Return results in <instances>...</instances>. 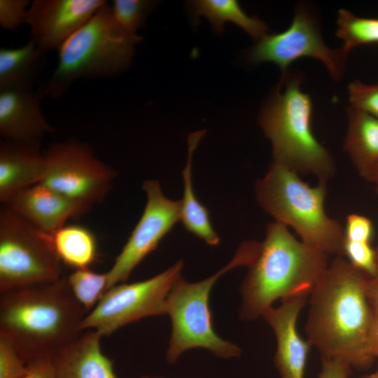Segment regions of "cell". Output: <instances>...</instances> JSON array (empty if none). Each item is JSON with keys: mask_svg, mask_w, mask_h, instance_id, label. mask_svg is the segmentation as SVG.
Returning <instances> with one entry per match:
<instances>
[{"mask_svg": "<svg viewBox=\"0 0 378 378\" xmlns=\"http://www.w3.org/2000/svg\"><path fill=\"white\" fill-rule=\"evenodd\" d=\"M370 277L337 256L310 294L305 332L321 358L364 370L375 358L372 345L374 308L367 295Z\"/></svg>", "mask_w": 378, "mask_h": 378, "instance_id": "6da1fadb", "label": "cell"}, {"mask_svg": "<svg viewBox=\"0 0 378 378\" xmlns=\"http://www.w3.org/2000/svg\"><path fill=\"white\" fill-rule=\"evenodd\" d=\"M87 311L73 295L66 277L1 294L0 335L27 364L52 356L83 331Z\"/></svg>", "mask_w": 378, "mask_h": 378, "instance_id": "7a4b0ae2", "label": "cell"}, {"mask_svg": "<svg viewBox=\"0 0 378 378\" xmlns=\"http://www.w3.org/2000/svg\"><path fill=\"white\" fill-rule=\"evenodd\" d=\"M328 255L297 239L276 221L267 225L241 285V318L262 317L279 299L309 296L328 266Z\"/></svg>", "mask_w": 378, "mask_h": 378, "instance_id": "3957f363", "label": "cell"}, {"mask_svg": "<svg viewBox=\"0 0 378 378\" xmlns=\"http://www.w3.org/2000/svg\"><path fill=\"white\" fill-rule=\"evenodd\" d=\"M300 85L298 77L283 74L261 111L260 125L271 141L273 162L327 184L335 174V164L314 134L312 99Z\"/></svg>", "mask_w": 378, "mask_h": 378, "instance_id": "277c9868", "label": "cell"}, {"mask_svg": "<svg viewBox=\"0 0 378 378\" xmlns=\"http://www.w3.org/2000/svg\"><path fill=\"white\" fill-rule=\"evenodd\" d=\"M255 192L260 206L294 230L306 245L328 255L344 256V227L325 210L326 183L311 187L298 173L272 162L255 183Z\"/></svg>", "mask_w": 378, "mask_h": 378, "instance_id": "5b68a950", "label": "cell"}, {"mask_svg": "<svg viewBox=\"0 0 378 378\" xmlns=\"http://www.w3.org/2000/svg\"><path fill=\"white\" fill-rule=\"evenodd\" d=\"M142 39L119 31L106 3L57 50V66L38 92L42 97L59 98L78 78L119 74L130 64L134 46Z\"/></svg>", "mask_w": 378, "mask_h": 378, "instance_id": "8992f818", "label": "cell"}, {"mask_svg": "<svg viewBox=\"0 0 378 378\" xmlns=\"http://www.w3.org/2000/svg\"><path fill=\"white\" fill-rule=\"evenodd\" d=\"M253 255L252 241L240 244L232 260L211 276L189 282L180 275L174 281L167 299L166 314L172 332L166 360L174 363L182 354L192 349H204L214 356L229 359L239 358L241 349L236 344L220 337L215 331L209 306L211 289L218 279L229 271L248 266Z\"/></svg>", "mask_w": 378, "mask_h": 378, "instance_id": "52a82bcc", "label": "cell"}, {"mask_svg": "<svg viewBox=\"0 0 378 378\" xmlns=\"http://www.w3.org/2000/svg\"><path fill=\"white\" fill-rule=\"evenodd\" d=\"M62 262L50 234L13 210L0 209V293L54 282L62 276Z\"/></svg>", "mask_w": 378, "mask_h": 378, "instance_id": "ba28073f", "label": "cell"}, {"mask_svg": "<svg viewBox=\"0 0 378 378\" xmlns=\"http://www.w3.org/2000/svg\"><path fill=\"white\" fill-rule=\"evenodd\" d=\"M183 267L181 260L146 280L109 288L85 316L81 331L93 330L102 337L108 336L129 323L166 314L168 295Z\"/></svg>", "mask_w": 378, "mask_h": 378, "instance_id": "9c48e42d", "label": "cell"}, {"mask_svg": "<svg viewBox=\"0 0 378 378\" xmlns=\"http://www.w3.org/2000/svg\"><path fill=\"white\" fill-rule=\"evenodd\" d=\"M46 174L41 183L91 209L109 192L116 172L76 139L54 143L43 151Z\"/></svg>", "mask_w": 378, "mask_h": 378, "instance_id": "30bf717a", "label": "cell"}, {"mask_svg": "<svg viewBox=\"0 0 378 378\" xmlns=\"http://www.w3.org/2000/svg\"><path fill=\"white\" fill-rule=\"evenodd\" d=\"M248 59L254 63L271 62L283 74L294 61L313 57L321 61L335 80L344 72L346 53L341 49L329 48L323 41L313 16L298 8L290 26L284 31L266 34L250 50Z\"/></svg>", "mask_w": 378, "mask_h": 378, "instance_id": "8fae6325", "label": "cell"}, {"mask_svg": "<svg viewBox=\"0 0 378 378\" xmlns=\"http://www.w3.org/2000/svg\"><path fill=\"white\" fill-rule=\"evenodd\" d=\"M147 202L142 215L107 274L106 290L126 281L136 267L181 221V200L167 198L156 180L143 183Z\"/></svg>", "mask_w": 378, "mask_h": 378, "instance_id": "7c38bea8", "label": "cell"}, {"mask_svg": "<svg viewBox=\"0 0 378 378\" xmlns=\"http://www.w3.org/2000/svg\"><path fill=\"white\" fill-rule=\"evenodd\" d=\"M106 3L104 0H35L26 19L31 40L43 53L57 50Z\"/></svg>", "mask_w": 378, "mask_h": 378, "instance_id": "4fadbf2b", "label": "cell"}, {"mask_svg": "<svg viewBox=\"0 0 378 378\" xmlns=\"http://www.w3.org/2000/svg\"><path fill=\"white\" fill-rule=\"evenodd\" d=\"M307 298L301 295L283 300L279 307H272L262 316L275 335L274 363L280 378H304L311 345L299 335L297 320Z\"/></svg>", "mask_w": 378, "mask_h": 378, "instance_id": "5bb4252c", "label": "cell"}, {"mask_svg": "<svg viewBox=\"0 0 378 378\" xmlns=\"http://www.w3.org/2000/svg\"><path fill=\"white\" fill-rule=\"evenodd\" d=\"M2 204L50 234L66 225L68 220L77 219L90 211L42 183L18 192Z\"/></svg>", "mask_w": 378, "mask_h": 378, "instance_id": "9a60e30c", "label": "cell"}, {"mask_svg": "<svg viewBox=\"0 0 378 378\" xmlns=\"http://www.w3.org/2000/svg\"><path fill=\"white\" fill-rule=\"evenodd\" d=\"M39 92L32 89L0 91V134L3 140L41 147L55 129L44 117Z\"/></svg>", "mask_w": 378, "mask_h": 378, "instance_id": "2e32d148", "label": "cell"}, {"mask_svg": "<svg viewBox=\"0 0 378 378\" xmlns=\"http://www.w3.org/2000/svg\"><path fill=\"white\" fill-rule=\"evenodd\" d=\"M41 147L3 140L0 143V201L5 203L18 192L41 183L46 163Z\"/></svg>", "mask_w": 378, "mask_h": 378, "instance_id": "e0dca14e", "label": "cell"}, {"mask_svg": "<svg viewBox=\"0 0 378 378\" xmlns=\"http://www.w3.org/2000/svg\"><path fill=\"white\" fill-rule=\"evenodd\" d=\"M102 336L83 331L52 356L57 378H117L113 363L102 351Z\"/></svg>", "mask_w": 378, "mask_h": 378, "instance_id": "ac0fdd59", "label": "cell"}, {"mask_svg": "<svg viewBox=\"0 0 378 378\" xmlns=\"http://www.w3.org/2000/svg\"><path fill=\"white\" fill-rule=\"evenodd\" d=\"M344 148L353 164L365 178L378 163V118L349 106Z\"/></svg>", "mask_w": 378, "mask_h": 378, "instance_id": "d6986e66", "label": "cell"}, {"mask_svg": "<svg viewBox=\"0 0 378 378\" xmlns=\"http://www.w3.org/2000/svg\"><path fill=\"white\" fill-rule=\"evenodd\" d=\"M206 130L190 133L188 138V158L182 172L183 194L181 200V221L185 228L209 246H216L220 238L214 229L209 210L197 198L192 183L194 152Z\"/></svg>", "mask_w": 378, "mask_h": 378, "instance_id": "ffe728a7", "label": "cell"}, {"mask_svg": "<svg viewBox=\"0 0 378 378\" xmlns=\"http://www.w3.org/2000/svg\"><path fill=\"white\" fill-rule=\"evenodd\" d=\"M43 52L31 39L19 48H0V91L32 89Z\"/></svg>", "mask_w": 378, "mask_h": 378, "instance_id": "44dd1931", "label": "cell"}, {"mask_svg": "<svg viewBox=\"0 0 378 378\" xmlns=\"http://www.w3.org/2000/svg\"><path fill=\"white\" fill-rule=\"evenodd\" d=\"M51 237L62 262L75 270L88 269L97 260V239L88 227L64 225L51 234Z\"/></svg>", "mask_w": 378, "mask_h": 378, "instance_id": "7402d4cb", "label": "cell"}, {"mask_svg": "<svg viewBox=\"0 0 378 378\" xmlns=\"http://www.w3.org/2000/svg\"><path fill=\"white\" fill-rule=\"evenodd\" d=\"M195 16L203 15L215 31L221 33L225 22H231L244 29L253 39L259 40L267 32L266 24L255 16L248 15L234 0H197L190 2Z\"/></svg>", "mask_w": 378, "mask_h": 378, "instance_id": "603a6c76", "label": "cell"}, {"mask_svg": "<svg viewBox=\"0 0 378 378\" xmlns=\"http://www.w3.org/2000/svg\"><path fill=\"white\" fill-rule=\"evenodd\" d=\"M336 35L346 54L363 45L378 43V18L358 17L344 9L338 10Z\"/></svg>", "mask_w": 378, "mask_h": 378, "instance_id": "cb8c5ba5", "label": "cell"}, {"mask_svg": "<svg viewBox=\"0 0 378 378\" xmlns=\"http://www.w3.org/2000/svg\"><path fill=\"white\" fill-rule=\"evenodd\" d=\"M66 278L73 295L88 313L106 290V272L101 274L90 268L76 270Z\"/></svg>", "mask_w": 378, "mask_h": 378, "instance_id": "d4e9b609", "label": "cell"}, {"mask_svg": "<svg viewBox=\"0 0 378 378\" xmlns=\"http://www.w3.org/2000/svg\"><path fill=\"white\" fill-rule=\"evenodd\" d=\"M155 5L148 0H114L111 6L113 20L119 31L127 36H136Z\"/></svg>", "mask_w": 378, "mask_h": 378, "instance_id": "484cf974", "label": "cell"}, {"mask_svg": "<svg viewBox=\"0 0 378 378\" xmlns=\"http://www.w3.org/2000/svg\"><path fill=\"white\" fill-rule=\"evenodd\" d=\"M343 253L354 267L370 278L378 274L377 253L371 243L344 240Z\"/></svg>", "mask_w": 378, "mask_h": 378, "instance_id": "4316f807", "label": "cell"}, {"mask_svg": "<svg viewBox=\"0 0 378 378\" xmlns=\"http://www.w3.org/2000/svg\"><path fill=\"white\" fill-rule=\"evenodd\" d=\"M348 92L350 106L378 118V83L354 80L348 85Z\"/></svg>", "mask_w": 378, "mask_h": 378, "instance_id": "83f0119b", "label": "cell"}, {"mask_svg": "<svg viewBox=\"0 0 378 378\" xmlns=\"http://www.w3.org/2000/svg\"><path fill=\"white\" fill-rule=\"evenodd\" d=\"M27 372V364L16 349L0 335V378H21Z\"/></svg>", "mask_w": 378, "mask_h": 378, "instance_id": "f1b7e54d", "label": "cell"}, {"mask_svg": "<svg viewBox=\"0 0 378 378\" xmlns=\"http://www.w3.org/2000/svg\"><path fill=\"white\" fill-rule=\"evenodd\" d=\"M30 3L28 0H0V25L13 30L26 24Z\"/></svg>", "mask_w": 378, "mask_h": 378, "instance_id": "f546056e", "label": "cell"}, {"mask_svg": "<svg viewBox=\"0 0 378 378\" xmlns=\"http://www.w3.org/2000/svg\"><path fill=\"white\" fill-rule=\"evenodd\" d=\"M373 234V224L369 218L354 213L346 216L344 240L371 243Z\"/></svg>", "mask_w": 378, "mask_h": 378, "instance_id": "4dcf8cb0", "label": "cell"}, {"mask_svg": "<svg viewBox=\"0 0 378 378\" xmlns=\"http://www.w3.org/2000/svg\"><path fill=\"white\" fill-rule=\"evenodd\" d=\"M21 378H57L52 356H43L27 363V372Z\"/></svg>", "mask_w": 378, "mask_h": 378, "instance_id": "1f68e13d", "label": "cell"}, {"mask_svg": "<svg viewBox=\"0 0 378 378\" xmlns=\"http://www.w3.org/2000/svg\"><path fill=\"white\" fill-rule=\"evenodd\" d=\"M321 370L318 378H349L351 368L345 363L331 358H321Z\"/></svg>", "mask_w": 378, "mask_h": 378, "instance_id": "d6a6232c", "label": "cell"}, {"mask_svg": "<svg viewBox=\"0 0 378 378\" xmlns=\"http://www.w3.org/2000/svg\"><path fill=\"white\" fill-rule=\"evenodd\" d=\"M368 300L374 309L378 308V274L369 278L367 284Z\"/></svg>", "mask_w": 378, "mask_h": 378, "instance_id": "836d02e7", "label": "cell"}, {"mask_svg": "<svg viewBox=\"0 0 378 378\" xmlns=\"http://www.w3.org/2000/svg\"><path fill=\"white\" fill-rule=\"evenodd\" d=\"M372 345L374 357L378 360V308L374 309V320L372 330Z\"/></svg>", "mask_w": 378, "mask_h": 378, "instance_id": "e575fe53", "label": "cell"}, {"mask_svg": "<svg viewBox=\"0 0 378 378\" xmlns=\"http://www.w3.org/2000/svg\"><path fill=\"white\" fill-rule=\"evenodd\" d=\"M367 181L378 184V163L372 168L365 178Z\"/></svg>", "mask_w": 378, "mask_h": 378, "instance_id": "d590c367", "label": "cell"}, {"mask_svg": "<svg viewBox=\"0 0 378 378\" xmlns=\"http://www.w3.org/2000/svg\"><path fill=\"white\" fill-rule=\"evenodd\" d=\"M358 378H378V370L372 374L364 375Z\"/></svg>", "mask_w": 378, "mask_h": 378, "instance_id": "8d00e7d4", "label": "cell"}, {"mask_svg": "<svg viewBox=\"0 0 378 378\" xmlns=\"http://www.w3.org/2000/svg\"><path fill=\"white\" fill-rule=\"evenodd\" d=\"M137 378H164V377H158V376L145 375V376H141V377H137Z\"/></svg>", "mask_w": 378, "mask_h": 378, "instance_id": "74e56055", "label": "cell"}, {"mask_svg": "<svg viewBox=\"0 0 378 378\" xmlns=\"http://www.w3.org/2000/svg\"><path fill=\"white\" fill-rule=\"evenodd\" d=\"M375 190H376L377 193L378 194V184L376 185ZM375 251H376L377 258V261H378V246L377 248L375 249Z\"/></svg>", "mask_w": 378, "mask_h": 378, "instance_id": "f35d334b", "label": "cell"}]
</instances>
